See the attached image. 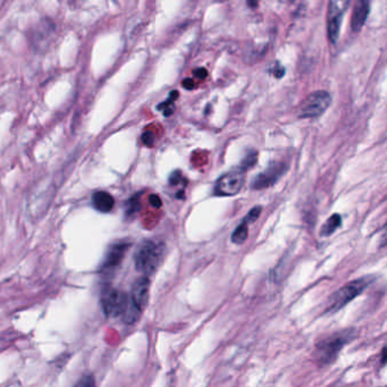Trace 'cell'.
Listing matches in <instances>:
<instances>
[{"label":"cell","mask_w":387,"mask_h":387,"mask_svg":"<svg viewBox=\"0 0 387 387\" xmlns=\"http://www.w3.org/2000/svg\"><path fill=\"white\" fill-rule=\"evenodd\" d=\"M165 255V246L161 242L147 240L142 242L134 256V263L137 271L143 276L152 275L160 266Z\"/></svg>","instance_id":"obj_1"},{"label":"cell","mask_w":387,"mask_h":387,"mask_svg":"<svg viewBox=\"0 0 387 387\" xmlns=\"http://www.w3.org/2000/svg\"><path fill=\"white\" fill-rule=\"evenodd\" d=\"M369 284L370 278L368 277L355 279L353 282L347 283L346 285L339 288L334 294H331L328 301V307H327V311L335 313V311L342 309L343 307H345L347 303L354 300L358 295H360Z\"/></svg>","instance_id":"obj_2"},{"label":"cell","mask_w":387,"mask_h":387,"mask_svg":"<svg viewBox=\"0 0 387 387\" xmlns=\"http://www.w3.org/2000/svg\"><path fill=\"white\" fill-rule=\"evenodd\" d=\"M350 341V333H338L322 339L316 345L315 358L322 365H329L337 358L338 353Z\"/></svg>","instance_id":"obj_3"},{"label":"cell","mask_w":387,"mask_h":387,"mask_svg":"<svg viewBox=\"0 0 387 387\" xmlns=\"http://www.w3.org/2000/svg\"><path fill=\"white\" fill-rule=\"evenodd\" d=\"M331 96L327 91H316L309 94L300 107V117L317 118L326 112L330 106Z\"/></svg>","instance_id":"obj_4"},{"label":"cell","mask_w":387,"mask_h":387,"mask_svg":"<svg viewBox=\"0 0 387 387\" xmlns=\"http://www.w3.org/2000/svg\"><path fill=\"white\" fill-rule=\"evenodd\" d=\"M246 181V171L241 167L234 168L219 177L215 187V194L220 196L235 195L242 189Z\"/></svg>","instance_id":"obj_5"},{"label":"cell","mask_w":387,"mask_h":387,"mask_svg":"<svg viewBox=\"0 0 387 387\" xmlns=\"http://www.w3.org/2000/svg\"><path fill=\"white\" fill-rule=\"evenodd\" d=\"M101 303L106 316L112 318L125 315L129 306L126 293L123 291L115 290V288H109L105 292L101 298Z\"/></svg>","instance_id":"obj_6"},{"label":"cell","mask_w":387,"mask_h":387,"mask_svg":"<svg viewBox=\"0 0 387 387\" xmlns=\"http://www.w3.org/2000/svg\"><path fill=\"white\" fill-rule=\"evenodd\" d=\"M347 7H349V1L346 0H334L329 2L327 26H328V37L333 43L336 42L339 37V29Z\"/></svg>","instance_id":"obj_7"},{"label":"cell","mask_w":387,"mask_h":387,"mask_svg":"<svg viewBox=\"0 0 387 387\" xmlns=\"http://www.w3.org/2000/svg\"><path fill=\"white\" fill-rule=\"evenodd\" d=\"M286 172V165L280 163H272L264 169L262 173L255 177L251 188L254 190H263L274 185Z\"/></svg>","instance_id":"obj_8"},{"label":"cell","mask_w":387,"mask_h":387,"mask_svg":"<svg viewBox=\"0 0 387 387\" xmlns=\"http://www.w3.org/2000/svg\"><path fill=\"white\" fill-rule=\"evenodd\" d=\"M150 280L145 276L137 278L132 286L131 293V306L137 313L141 314L145 309L149 301Z\"/></svg>","instance_id":"obj_9"},{"label":"cell","mask_w":387,"mask_h":387,"mask_svg":"<svg viewBox=\"0 0 387 387\" xmlns=\"http://www.w3.org/2000/svg\"><path fill=\"white\" fill-rule=\"evenodd\" d=\"M129 247H131V243L126 242V241H121V242L112 244L105 257V261L101 267L102 270L110 272L115 270L117 267H120Z\"/></svg>","instance_id":"obj_10"},{"label":"cell","mask_w":387,"mask_h":387,"mask_svg":"<svg viewBox=\"0 0 387 387\" xmlns=\"http://www.w3.org/2000/svg\"><path fill=\"white\" fill-rule=\"evenodd\" d=\"M370 11V3L368 1H358L354 6V10L352 14V21H351V27L354 32L361 30L365 24Z\"/></svg>","instance_id":"obj_11"},{"label":"cell","mask_w":387,"mask_h":387,"mask_svg":"<svg viewBox=\"0 0 387 387\" xmlns=\"http://www.w3.org/2000/svg\"><path fill=\"white\" fill-rule=\"evenodd\" d=\"M92 203L96 210L100 212H109L115 206V200L113 195L106 191H98L92 196Z\"/></svg>","instance_id":"obj_12"},{"label":"cell","mask_w":387,"mask_h":387,"mask_svg":"<svg viewBox=\"0 0 387 387\" xmlns=\"http://www.w3.org/2000/svg\"><path fill=\"white\" fill-rule=\"evenodd\" d=\"M342 225V218L338 214H335L333 216H330L328 219L326 220V223L322 225V230H321V235L322 236H329L333 234V233L337 230V228Z\"/></svg>","instance_id":"obj_13"},{"label":"cell","mask_w":387,"mask_h":387,"mask_svg":"<svg viewBox=\"0 0 387 387\" xmlns=\"http://www.w3.org/2000/svg\"><path fill=\"white\" fill-rule=\"evenodd\" d=\"M248 234H249L248 224L243 220V222L236 227V230L233 232L232 242L235 244H242L246 242V240L248 239Z\"/></svg>","instance_id":"obj_14"},{"label":"cell","mask_w":387,"mask_h":387,"mask_svg":"<svg viewBox=\"0 0 387 387\" xmlns=\"http://www.w3.org/2000/svg\"><path fill=\"white\" fill-rule=\"evenodd\" d=\"M177 97H179V92H177L176 90H174L173 92L171 93V96H169V98L167 99V101H165V102H163V104H160L159 106H158L159 110H165L164 112L165 116H169L173 114L174 108H175V106H174L173 102Z\"/></svg>","instance_id":"obj_15"},{"label":"cell","mask_w":387,"mask_h":387,"mask_svg":"<svg viewBox=\"0 0 387 387\" xmlns=\"http://www.w3.org/2000/svg\"><path fill=\"white\" fill-rule=\"evenodd\" d=\"M257 160H258V153H257V151L249 152L248 155L244 157V159L242 160V163H241L240 167L247 172L249 168L254 167L257 163Z\"/></svg>","instance_id":"obj_16"},{"label":"cell","mask_w":387,"mask_h":387,"mask_svg":"<svg viewBox=\"0 0 387 387\" xmlns=\"http://www.w3.org/2000/svg\"><path fill=\"white\" fill-rule=\"evenodd\" d=\"M261 210H262V208L260 207V206H257V207H255V208H252L251 210L248 212L247 216L244 217V219H243V220H244V222H246L247 224H250V223L256 222V220L259 218L260 214H261Z\"/></svg>","instance_id":"obj_17"},{"label":"cell","mask_w":387,"mask_h":387,"mask_svg":"<svg viewBox=\"0 0 387 387\" xmlns=\"http://www.w3.org/2000/svg\"><path fill=\"white\" fill-rule=\"evenodd\" d=\"M75 387H96V381H94L93 376L88 375V376L82 377Z\"/></svg>","instance_id":"obj_18"},{"label":"cell","mask_w":387,"mask_h":387,"mask_svg":"<svg viewBox=\"0 0 387 387\" xmlns=\"http://www.w3.org/2000/svg\"><path fill=\"white\" fill-rule=\"evenodd\" d=\"M139 208H140V202H139V198H137L136 195L135 198H132L129 201V207H128V210H126V214L132 215L135 211L139 210Z\"/></svg>","instance_id":"obj_19"},{"label":"cell","mask_w":387,"mask_h":387,"mask_svg":"<svg viewBox=\"0 0 387 387\" xmlns=\"http://www.w3.org/2000/svg\"><path fill=\"white\" fill-rule=\"evenodd\" d=\"M142 142H143L145 145H148V147H151L153 142H155V135H153V133L151 132L143 133V135H142Z\"/></svg>","instance_id":"obj_20"},{"label":"cell","mask_w":387,"mask_h":387,"mask_svg":"<svg viewBox=\"0 0 387 387\" xmlns=\"http://www.w3.org/2000/svg\"><path fill=\"white\" fill-rule=\"evenodd\" d=\"M182 179V174L180 171H175L172 173V175L169 176V183L172 185H176L180 183V181Z\"/></svg>","instance_id":"obj_21"},{"label":"cell","mask_w":387,"mask_h":387,"mask_svg":"<svg viewBox=\"0 0 387 387\" xmlns=\"http://www.w3.org/2000/svg\"><path fill=\"white\" fill-rule=\"evenodd\" d=\"M150 203H151V206L153 208H160L161 204H163V202H161L160 198L156 194H152L151 196H150Z\"/></svg>","instance_id":"obj_22"},{"label":"cell","mask_w":387,"mask_h":387,"mask_svg":"<svg viewBox=\"0 0 387 387\" xmlns=\"http://www.w3.org/2000/svg\"><path fill=\"white\" fill-rule=\"evenodd\" d=\"M194 75L198 78H200V80H203V78L207 77L208 72H207L206 68H203V67H200V68L194 70Z\"/></svg>","instance_id":"obj_23"},{"label":"cell","mask_w":387,"mask_h":387,"mask_svg":"<svg viewBox=\"0 0 387 387\" xmlns=\"http://www.w3.org/2000/svg\"><path fill=\"white\" fill-rule=\"evenodd\" d=\"M182 85H183L184 89L192 90L194 89L195 83L193 82V80H191V78H185V80H183V82H182Z\"/></svg>","instance_id":"obj_24"},{"label":"cell","mask_w":387,"mask_h":387,"mask_svg":"<svg viewBox=\"0 0 387 387\" xmlns=\"http://www.w3.org/2000/svg\"><path fill=\"white\" fill-rule=\"evenodd\" d=\"M284 72H285V69H284V67L280 65V64H277L276 65V68L274 70V74L276 77H282L284 75Z\"/></svg>","instance_id":"obj_25"},{"label":"cell","mask_w":387,"mask_h":387,"mask_svg":"<svg viewBox=\"0 0 387 387\" xmlns=\"http://www.w3.org/2000/svg\"><path fill=\"white\" fill-rule=\"evenodd\" d=\"M385 361H386V349L384 347V349H383V351H382V363L383 365H384Z\"/></svg>","instance_id":"obj_26"},{"label":"cell","mask_w":387,"mask_h":387,"mask_svg":"<svg viewBox=\"0 0 387 387\" xmlns=\"http://www.w3.org/2000/svg\"><path fill=\"white\" fill-rule=\"evenodd\" d=\"M249 5H250V6H257V5H258V3H257V2H249Z\"/></svg>","instance_id":"obj_27"}]
</instances>
